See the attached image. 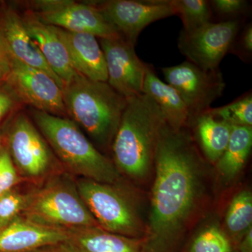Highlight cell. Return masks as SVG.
Instances as JSON below:
<instances>
[{"instance_id":"1","label":"cell","mask_w":252,"mask_h":252,"mask_svg":"<svg viewBox=\"0 0 252 252\" xmlns=\"http://www.w3.org/2000/svg\"><path fill=\"white\" fill-rule=\"evenodd\" d=\"M154 162L157 175L144 252H167L195 205L200 160L190 135L166 124L159 135Z\"/></svg>"},{"instance_id":"2","label":"cell","mask_w":252,"mask_h":252,"mask_svg":"<svg viewBox=\"0 0 252 252\" xmlns=\"http://www.w3.org/2000/svg\"><path fill=\"white\" fill-rule=\"evenodd\" d=\"M166 124L161 110L147 94L127 99L112 144L118 171L132 178L145 177L154 162L159 135Z\"/></svg>"},{"instance_id":"3","label":"cell","mask_w":252,"mask_h":252,"mask_svg":"<svg viewBox=\"0 0 252 252\" xmlns=\"http://www.w3.org/2000/svg\"><path fill=\"white\" fill-rule=\"evenodd\" d=\"M62 92L68 117L101 147L112 144L127 99L108 83L91 80L79 74L63 86Z\"/></svg>"},{"instance_id":"4","label":"cell","mask_w":252,"mask_h":252,"mask_svg":"<svg viewBox=\"0 0 252 252\" xmlns=\"http://www.w3.org/2000/svg\"><path fill=\"white\" fill-rule=\"evenodd\" d=\"M38 130L59 160L76 175L100 183L114 185L120 178L117 167L91 143L69 118L32 109Z\"/></svg>"},{"instance_id":"5","label":"cell","mask_w":252,"mask_h":252,"mask_svg":"<svg viewBox=\"0 0 252 252\" xmlns=\"http://www.w3.org/2000/svg\"><path fill=\"white\" fill-rule=\"evenodd\" d=\"M22 213L26 220L51 228L99 226L79 195L77 185L66 179L51 181L29 194Z\"/></svg>"},{"instance_id":"6","label":"cell","mask_w":252,"mask_h":252,"mask_svg":"<svg viewBox=\"0 0 252 252\" xmlns=\"http://www.w3.org/2000/svg\"><path fill=\"white\" fill-rule=\"evenodd\" d=\"M78 192L99 226L129 238H140L144 228L135 207L114 185L82 178Z\"/></svg>"},{"instance_id":"7","label":"cell","mask_w":252,"mask_h":252,"mask_svg":"<svg viewBox=\"0 0 252 252\" xmlns=\"http://www.w3.org/2000/svg\"><path fill=\"white\" fill-rule=\"evenodd\" d=\"M2 131L5 147L22 175L39 177L53 166L52 149L23 109L6 121Z\"/></svg>"},{"instance_id":"8","label":"cell","mask_w":252,"mask_h":252,"mask_svg":"<svg viewBox=\"0 0 252 252\" xmlns=\"http://www.w3.org/2000/svg\"><path fill=\"white\" fill-rule=\"evenodd\" d=\"M41 21L74 32H86L99 39L122 37L116 28L91 2L72 0H32L24 1Z\"/></svg>"},{"instance_id":"9","label":"cell","mask_w":252,"mask_h":252,"mask_svg":"<svg viewBox=\"0 0 252 252\" xmlns=\"http://www.w3.org/2000/svg\"><path fill=\"white\" fill-rule=\"evenodd\" d=\"M167 84L180 94L188 109L189 124L211 108L223 94L225 83L220 69L204 70L187 61L162 69Z\"/></svg>"},{"instance_id":"10","label":"cell","mask_w":252,"mask_h":252,"mask_svg":"<svg viewBox=\"0 0 252 252\" xmlns=\"http://www.w3.org/2000/svg\"><path fill=\"white\" fill-rule=\"evenodd\" d=\"M241 23L238 19L209 23L195 31L181 32L178 47L188 61L204 70L218 69L234 44Z\"/></svg>"},{"instance_id":"11","label":"cell","mask_w":252,"mask_h":252,"mask_svg":"<svg viewBox=\"0 0 252 252\" xmlns=\"http://www.w3.org/2000/svg\"><path fill=\"white\" fill-rule=\"evenodd\" d=\"M90 2L116 28L123 39L134 46L140 33L149 25L175 15L170 0H107Z\"/></svg>"},{"instance_id":"12","label":"cell","mask_w":252,"mask_h":252,"mask_svg":"<svg viewBox=\"0 0 252 252\" xmlns=\"http://www.w3.org/2000/svg\"><path fill=\"white\" fill-rule=\"evenodd\" d=\"M9 56L11 69L6 81L23 104L57 117L68 118L59 84L46 72Z\"/></svg>"},{"instance_id":"13","label":"cell","mask_w":252,"mask_h":252,"mask_svg":"<svg viewBox=\"0 0 252 252\" xmlns=\"http://www.w3.org/2000/svg\"><path fill=\"white\" fill-rule=\"evenodd\" d=\"M105 59L107 83L126 99L143 94L146 74L150 65L141 61L135 46L122 37L99 39Z\"/></svg>"},{"instance_id":"14","label":"cell","mask_w":252,"mask_h":252,"mask_svg":"<svg viewBox=\"0 0 252 252\" xmlns=\"http://www.w3.org/2000/svg\"><path fill=\"white\" fill-rule=\"evenodd\" d=\"M0 39L8 53L28 66L49 74L62 89V81L53 72L31 39L18 10L8 3L0 6Z\"/></svg>"},{"instance_id":"15","label":"cell","mask_w":252,"mask_h":252,"mask_svg":"<svg viewBox=\"0 0 252 252\" xmlns=\"http://www.w3.org/2000/svg\"><path fill=\"white\" fill-rule=\"evenodd\" d=\"M20 14L26 31L49 67L63 85L67 84L78 73L73 68L67 49L54 26L43 23L26 8Z\"/></svg>"},{"instance_id":"16","label":"cell","mask_w":252,"mask_h":252,"mask_svg":"<svg viewBox=\"0 0 252 252\" xmlns=\"http://www.w3.org/2000/svg\"><path fill=\"white\" fill-rule=\"evenodd\" d=\"M54 27L67 49L74 70L91 80L107 82L105 59L97 37L90 33Z\"/></svg>"},{"instance_id":"17","label":"cell","mask_w":252,"mask_h":252,"mask_svg":"<svg viewBox=\"0 0 252 252\" xmlns=\"http://www.w3.org/2000/svg\"><path fill=\"white\" fill-rule=\"evenodd\" d=\"M67 229L51 228L18 217L0 229V252H33L67 240Z\"/></svg>"},{"instance_id":"18","label":"cell","mask_w":252,"mask_h":252,"mask_svg":"<svg viewBox=\"0 0 252 252\" xmlns=\"http://www.w3.org/2000/svg\"><path fill=\"white\" fill-rule=\"evenodd\" d=\"M67 240L79 252H144L140 238L111 233L99 226L67 229Z\"/></svg>"},{"instance_id":"19","label":"cell","mask_w":252,"mask_h":252,"mask_svg":"<svg viewBox=\"0 0 252 252\" xmlns=\"http://www.w3.org/2000/svg\"><path fill=\"white\" fill-rule=\"evenodd\" d=\"M142 93L154 99L172 130H182L189 125L188 109L180 94L172 86L160 80L152 66L146 74Z\"/></svg>"},{"instance_id":"20","label":"cell","mask_w":252,"mask_h":252,"mask_svg":"<svg viewBox=\"0 0 252 252\" xmlns=\"http://www.w3.org/2000/svg\"><path fill=\"white\" fill-rule=\"evenodd\" d=\"M189 124L195 127L197 140L205 157L210 162H217L226 149L233 126L207 112L195 117Z\"/></svg>"},{"instance_id":"21","label":"cell","mask_w":252,"mask_h":252,"mask_svg":"<svg viewBox=\"0 0 252 252\" xmlns=\"http://www.w3.org/2000/svg\"><path fill=\"white\" fill-rule=\"evenodd\" d=\"M252 126H233L225 152L217 161V168L227 180L243 170L252 150Z\"/></svg>"},{"instance_id":"22","label":"cell","mask_w":252,"mask_h":252,"mask_svg":"<svg viewBox=\"0 0 252 252\" xmlns=\"http://www.w3.org/2000/svg\"><path fill=\"white\" fill-rule=\"evenodd\" d=\"M227 230L235 240L243 238L252 224V195L245 190L232 199L225 220Z\"/></svg>"},{"instance_id":"23","label":"cell","mask_w":252,"mask_h":252,"mask_svg":"<svg viewBox=\"0 0 252 252\" xmlns=\"http://www.w3.org/2000/svg\"><path fill=\"white\" fill-rule=\"evenodd\" d=\"M175 15L183 23L182 31L189 32L212 22V10L206 0H170Z\"/></svg>"},{"instance_id":"24","label":"cell","mask_w":252,"mask_h":252,"mask_svg":"<svg viewBox=\"0 0 252 252\" xmlns=\"http://www.w3.org/2000/svg\"><path fill=\"white\" fill-rule=\"evenodd\" d=\"M212 117L232 126H252V96L243 94L233 102L207 111Z\"/></svg>"},{"instance_id":"25","label":"cell","mask_w":252,"mask_h":252,"mask_svg":"<svg viewBox=\"0 0 252 252\" xmlns=\"http://www.w3.org/2000/svg\"><path fill=\"white\" fill-rule=\"evenodd\" d=\"M229 239L217 227L203 230L194 240L190 252H232Z\"/></svg>"},{"instance_id":"26","label":"cell","mask_w":252,"mask_h":252,"mask_svg":"<svg viewBox=\"0 0 252 252\" xmlns=\"http://www.w3.org/2000/svg\"><path fill=\"white\" fill-rule=\"evenodd\" d=\"M28 198V195L14 189L0 195V229L19 217L26 207Z\"/></svg>"},{"instance_id":"27","label":"cell","mask_w":252,"mask_h":252,"mask_svg":"<svg viewBox=\"0 0 252 252\" xmlns=\"http://www.w3.org/2000/svg\"><path fill=\"white\" fill-rule=\"evenodd\" d=\"M22 101L7 81H0V127L15 113L23 109Z\"/></svg>"},{"instance_id":"28","label":"cell","mask_w":252,"mask_h":252,"mask_svg":"<svg viewBox=\"0 0 252 252\" xmlns=\"http://www.w3.org/2000/svg\"><path fill=\"white\" fill-rule=\"evenodd\" d=\"M18 182L17 169L3 143L0 149V195L12 190Z\"/></svg>"},{"instance_id":"29","label":"cell","mask_w":252,"mask_h":252,"mask_svg":"<svg viewBox=\"0 0 252 252\" xmlns=\"http://www.w3.org/2000/svg\"><path fill=\"white\" fill-rule=\"evenodd\" d=\"M212 10L223 18H233L243 14L248 6L244 0H212L210 1Z\"/></svg>"},{"instance_id":"30","label":"cell","mask_w":252,"mask_h":252,"mask_svg":"<svg viewBox=\"0 0 252 252\" xmlns=\"http://www.w3.org/2000/svg\"><path fill=\"white\" fill-rule=\"evenodd\" d=\"M11 69L10 56L7 50L0 39V81L6 80Z\"/></svg>"},{"instance_id":"31","label":"cell","mask_w":252,"mask_h":252,"mask_svg":"<svg viewBox=\"0 0 252 252\" xmlns=\"http://www.w3.org/2000/svg\"><path fill=\"white\" fill-rule=\"evenodd\" d=\"M33 252H79L68 241L44 247Z\"/></svg>"},{"instance_id":"32","label":"cell","mask_w":252,"mask_h":252,"mask_svg":"<svg viewBox=\"0 0 252 252\" xmlns=\"http://www.w3.org/2000/svg\"><path fill=\"white\" fill-rule=\"evenodd\" d=\"M240 39V46L244 52L248 54L252 53V26L249 24L244 30Z\"/></svg>"},{"instance_id":"33","label":"cell","mask_w":252,"mask_h":252,"mask_svg":"<svg viewBox=\"0 0 252 252\" xmlns=\"http://www.w3.org/2000/svg\"><path fill=\"white\" fill-rule=\"evenodd\" d=\"M239 249L240 252H252V227L244 235Z\"/></svg>"},{"instance_id":"34","label":"cell","mask_w":252,"mask_h":252,"mask_svg":"<svg viewBox=\"0 0 252 252\" xmlns=\"http://www.w3.org/2000/svg\"><path fill=\"white\" fill-rule=\"evenodd\" d=\"M3 143H4V137H3L2 128L0 127V149L2 147Z\"/></svg>"}]
</instances>
